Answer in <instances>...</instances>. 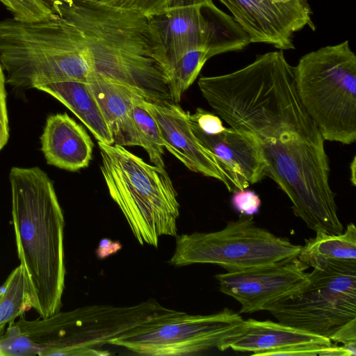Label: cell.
Listing matches in <instances>:
<instances>
[{
    "label": "cell",
    "instance_id": "obj_1",
    "mask_svg": "<svg viewBox=\"0 0 356 356\" xmlns=\"http://www.w3.org/2000/svg\"><path fill=\"white\" fill-rule=\"evenodd\" d=\"M197 84L220 118L255 140L266 176L290 199L294 214L316 233H342L325 140L300 99L295 67L283 50L258 55L229 74L202 76Z\"/></svg>",
    "mask_w": 356,
    "mask_h": 356
},
{
    "label": "cell",
    "instance_id": "obj_2",
    "mask_svg": "<svg viewBox=\"0 0 356 356\" xmlns=\"http://www.w3.org/2000/svg\"><path fill=\"white\" fill-rule=\"evenodd\" d=\"M51 8L80 32L92 61L90 81L127 86L149 102L171 101L146 15L83 0H66Z\"/></svg>",
    "mask_w": 356,
    "mask_h": 356
},
{
    "label": "cell",
    "instance_id": "obj_3",
    "mask_svg": "<svg viewBox=\"0 0 356 356\" xmlns=\"http://www.w3.org/2000/svg\"><path fill=\"white\" fill-rule=\"evenodd\" d=\"M18 258L40 317L60 311L65 288V220L54 184L39 167H13L9 174Z\"/></svg>",
    "mask_w": 356,
    "mask_h": 356
},
{
    "label": "cell",
    "instance_id": "obj_4",
    "mask_svg": "<svg viewBox=\"0 0 356 356\" xmlns=\"http://www.w3.org/2000/svg\"><path fill=\"white\" fill-rule=\"evenodd\" d=\"M0 63L6 82L17 88L93 76L91 58L80 32L56 14L35 22L0 21Z\"/></svg>",
    "mask_w": 356,
    "mask_h": 356
},
{
    "label": "cell",
    "instance_id": "obj_5",
    "mask_svg": "<svg viewBox=\"0 0 356 356\" xmlns=\"http://www.w3.org/2000/svg\"><path fill=\"white\" fill-rule=\"evenodd\" d=\"M174 311L154 299L132 306H84L32 321L24 318L20 332L32 355H108L103 346Z\"/></svg>",
    "mask_w": 356,
    "mask_h": 356
},
{
    "label": "cell",
    "instance_id": "obj_6",
    "mask_svg": "<svg viewBox=\"0 0 356 356\" xmlns=\"http://www.w3.org/2000/svg\"><path fill=\"white\" fill-rule=\"evenodd\" d=\"M98 146L108 193L140 244L157 248L161 236H176L179 204L165 168L148 164L124 146Z\"/></svg>",
    "mask_w": 356,
    "mask_h": 356
},
{
    "label": "cell",
    "instance_id": "obj_7",
    "mask_svg": "<svg viewBox=\"0 0 356 356\" xmlns=\"http://www.w3.org/2000/svg\"><path fill=\"white\" fill-rule=\"evenodd\" d=\"M296 85L306 111L325 140H356V56L348 41L311 51L295 67Z\"/></svg>",
    "mask_w": 356,
    "mask_h": 356
},
{
    "label": "cell",
    "instance_id": "obj_8",
    "mask_svg": "<svg viewBox=\"0 0 356 356\" xmlns=\"http://www.w3.org/2000/svg\"><path fill=\"white\" fill-rule=\"evenodd\" d=\"M147 18L154 58L163 75L191 49H204L210 58L241 50L251 42L239 24L212 0H171L162 11Z\"/></svg>",
    "mask_w": 356,
    "mask_h": 356
},
{
    "label": "cell",
    "instance_id": "obj_9",
    "mask_svg": "<svg viewBox=\"0 0 356 356\" xmlns=\"http://www.w3.org/2000/svg\"><path fill=\"white\" fill-rule=\"evenodd\" d=\"M301 248L256 225L253 216L240 214L219 231L177 235L169 263L216 264L231 272L297 258Z\"/></svg>",
    "mask_w": 356,
    "mask_h": 356
},
{
    "label": "cell",
    "instance_id": "obj_10",
    "mask_svg": "<svg viewBox=\"0 0 356 356\" xmlns=\"http://www.w3.org/2000/svg\"><path fill=\"white\" fill-rule=\"evenodd\" d=\"M307 284L268 311L279 322L327 337L356 318V260H329L308 273Z\"/></svg>",
    "mask_w": 356,
    "mask_h": 356
},
{
    "label": "cell",
    "instance_id": "obj_11",
    "mask_svg": "<svg viewBox=\"0 0 356 356\" xmlns=\"http://www.w3.org/2000/svg\"><path fill=\"white\" fill-rule=\"evenodd\" d=\"M239 313L228 308L208 315L175 311L162 316L109 345L120 346L142 355H191L218 348L242 324Z\"/></svg>",
    "mask_w": 356,
    "mask_h": 356
},
{
    "label": "cell",
    "instance_id": "obj_12",
    "mask_svg": "<svg viewBox=\"0 0 356 356\" xmlns=\"http://www.w3.org/2000/svg\"><path fill=\"white\" fill-rule=\"evenodd\" d=\"M308 267L298 259L216 275L220 291L241 305L239 314L270 311L308 283Z\"/></svg>",
    "mask_w": 356,
    "mask_h": 356
},
{
    "label": "cell",
    "instance_id": "obj_13",
    "mask_svg": "<svg viewBox=\"0 0 356 356\" xmlns=\"http://www.w3.org/2000/svg\"><path fill=\"white\" fill-rule=\"evenodd\" d=\"M232 13L251 42L272 44L278 49H295L293 34L308 26L315 31L310 6L275 3L271 0H218Z\"/></svg>",
    "mask_w": 356,
    "mask_h": 356
},
{
    "label": "cell",
    "instance_id": "obj_14",
    "mask_svg": "<svg viewBox=\"0 0 356 356\" xmlns=\"http://www.w3.org/2000/svg\"><path fill=\"white\" fill-rule=\"evenodd\" d=\"M332 342L327 337L270 320H243L222 340L218 349L251 353L252 355L316 356Z\"/></svg>",
    "mask_w": 356,
    "mask_h": 356
},
{
    "label": "cell",
    "instance_id": "obj_15",
    "mask_svg": "<svg viewBox=\"0 0 356 356\" xmlns=\"http://www.w3.org/2000/svg\"><path fill=\"white\" fill-rule=\"evenodd\" d=\"M189 122L200 144L216 158L221 166L229 192L247 188L266 176L261 150L251 136L232 127H225L218 134H207L193 121L189 119Z\"/></svg>",
    "mask_w": 356,
    "mask_h": 356
},
{
    "label": "cell",
    "instance_id": "obj_16",
    "mask_svg": "<svg viewBox=\"0 0 356 356\" xmlns=\"http://www.w3.org/2000/svg\"><path fill=\"white\" fill-rule=\"evenodd\" d=\"M143 104L152 115L165 142V149L190 170L227 184L224 172L216 158L202 147L194 135L188 112L171 101Z\"/></svg>",
    "mask_w": 356,
    "mask_h": 356
},
{
    "label": "cell",
    "instance_id": "obj_17",
    "mask_svg": "<svg viewBox=\"0 0 356 356\" xmlns=\"http://www.w3.org/2000/svg\"><path fill=\"white\" fill-rule=\"evenodd\" d=\"M49 165L75 172L88 166L94 144L84 128L67 113L49 115L40 137Z\"/></svg>",
    "mask_w": 356,
    "mask_h": 356
},
{
    "label": "cell",
    "instance_id": "obj_18",
    "mask_svg": "<svg viewBox=\"0 0 356 356\" xmlns=\"http://www.w3.org/2000/svg\"><path fill=\"white\" fill-rule=\"evenodd\" d=\"M87 83L111 133L113 144L140 146L132 107L136 97L143 96L134 88L115 82L94 80Z\"/></svg>",
    "mask_w": 356,
    "mask_h": 356
},
{
    "label": "cell",
    "instance_id": "obj_19",
    "mask_svg": "<svg viewBox=\"0 0 356 356\" xmlns=\"http://www.w3.org/2000/svg\"><path fill=\"white\" fill-rule=\"evenodd\" d=\"M36 89L51 95L64 104L84 124L98 142L113 145L111 133L87 82L59 81L41 84Z\"/></svg>",
    "mask_w": 356,
    "mask_h": 356
},
{
    "label": "cell",
    "instance_id": "obj_20",
    "mask_svg": "<svg viewBox=\"0 0 356 356\" xmlns=\"http://www.w3.org/2000/svg\"><path fill=\"white\" fill-rule=\"evenodd\" d=\"M298 259L309 267L329 260H356V228L353 223L347 225L341 234L323 232L305 240Z\"/></svg>",
    "mask_w": 356,
    "mask_h": 356
},
{
    "label": "cell",
    "instance_id": "obj_21",
    "mask_svg": "<svg viewBox=\"0 0 356 356\" xmlns=\"http://www.w3.org/2000/svg\"><path fill=\"white\" fill-rule=\"evenodd\" d=\"M31 308L29 282L23 266L19 264L0 287V334L6 325Z\"/></svg>",
    "mask_w": 356,
    "mask_h": 356
},
{
    "label": "cell",
    "instance_id": "obj_22",
    "mask_svg": "<svg viewBox=\"0 0 356 356\" xmlns=\"http://www.w3.org/2000/svg\"><path fill=\"white\" fill-rule=\"evenodd\" d=\"M208 59L205 50L191 49L164 72L171 102L178 104L181 101L183 94L195 81Z\"/></svg>",
    "mask_w": 356,
    "mask_h": 356
},
{
    "label": "cell",
    "instance_id": "obj_23",
    "mask_svg": "<svg viewBox=\"0 0 356 356\" xmlns=\"http://www.w3.org/2000/svg\"><path fill=\"white\" fill-rule=\"evenodd\" d=\"M143 99L141 96L137 97L132 107V117L140 147L146 151L153 165L165 168V142L156 122L144 106Z\"/></svg>",
    "mask_w": 356,
    "mask_h": 356
},
{
    "label": "cell",
    "instance_id": "obj_24",
    "mask_svg": "<svg viewBox=\"0 0 356 356\" xmlns=\"http://www.w3.org/2000/svg\"><path fill=\"white\" fill-rule=\"evenodd\" d=\"M13 14L22 22H35L54 17L56 13L44 0H0Z\"/></svg>",
    "mask_w": 356,
    "mask_h": 356
},
{
    "label": "cell",
    "instance_id": "obj_25",
    "mask_svg": "<svg viewBox=\"0 0 356 356\" xmlns=\"http://www.w3.org/2000/svg\"><path fill=\"white\" fill-rule=\"evenodd\" d=\"M105 6L134 10L148 16L165 9L171 0H83Z\"/></svg>",
    "mask_w": 356,
    "mask_h": 356
},
{
    "label": "cell",
    "instance_id": "obj_26",
    "mask_svg": "<svg viewBox=\"0 0 356 356\" xmlns=\"http://www.w3.org/2000/svg\"><path fill=\"white\" fill-rule=\"evenodd\" d=\"M232 204L240 214L253 216L258 213L261 201L255 192L245 188L234 193Z\"/></svg>",
    "mask_w": 356,
    "mask_h": 356
},
{
    "label": "cell",
    "instance_id": "obj_27",
    "mask_svg": "<svg viewBox=\"0 0 356 356\" xmlns=\"http://www.w3.org/2000/svg\"><path fill=\"white\" fill-rule=\"evenodd\" d=\"M188 118L207 134H218L225 129L220 118L201 108H197L193 114L188 112Z\"/></svg>",
    "mask_w": 356,
    "mask_h": 356
},
{
    "label": "cell",
    "instance_id": "obj_28",
    "mask_svg": "<svg viewBox=\"0 0 356 356\" xmlns=\"http://www.w3.org/2000/svg\"><path fill=\"white\" fill-rule=\"evenodd\" d=\"M6 82L3 69L0 63V151L7 144L9 138Z\"/></svg>",
    "mask_w": 356,
    "mask_h": 356
},
{
    "label": "cell",
    "instance_id": "obj_29",
    "mask_svg": "<svg viewBox=\"0 0 356 356\" xmlns=\"http://www.w3.org/2000/svg\"><path fill=\"white\" fill-rule=\"evenodd\" d=\"M329 339L335 344L356 342V318H354L339 327L329 337Z\"/></svg>",
    "mask_w": 356,
    "mask_h": 356
},
{
    "label": "cell",
    "instance_id": "obj_30",
    "mask_svg": "<svg viewBox=\"0 0 356 356\" xmlns=\"http://www.w3.org/2000/svg\"><path fill=\"white\" fill-rule=\"evenodd\" d=\"M122 248L119 241H113L109 238H102L96 250V254L99 259H104L116 253Z\"/></svg>",
    "mask_w": 356,
    "mask_h": 356
},
{
    "label": "cell",
    "instance_id": "obj_31",
    "mask_svg": "<svg viewBox=\"0 0 356 356\" xmlns=\"http://www.w3.org/2000/svg\"><path fill=\"white\" fill-rule=\"evenodd\" d=\"M275 3L278 4H291L304 7H309L308 0H271Z\"/></svg>",
    "mask_w": 356,
    "mask_h": 356
},
{
    "label": "cell",
    "instance_id": "obj_32",
    "mask_svg": "<svg viewBox=\"0 0 356 356\" xmlns=\"http://www.w3.org/2000/svg\"><path fill=\"white\" fill-rule=\"evenodd\" d=\"M350 181L352 182L354 186H356V177H355V170H356V157L354 156L353 161L350 162Z\"/></svg>",
    "mask_w": 356,
    "mask_h": 356
},
{
    "label": "cell",
    "instance_id": "obj_33",
    "mask_svg": "<svg viewBox=\"0 0 356 356\" xmlns=\"http://www.w3.org/2000/svg\"><path fill=\"white\" fill-rule=\"evenodd\" d=\"M44 1L45 2H47L51 6V8H52L54 6H55L58 3H60L66 0H44Z\"/></svg>",
    "mask_w": 356,
    "mask_h": 356
},
{
    "label": "cell",
    "instance_id": "obj_34",
    "mask_svg": "<svg viewBox=\"0 0 356 356\" xmlns=\"http://www.w3.org/2000/svg\"><path fill=\"white\" fill-rule=\"evenodd\" d=\"M0 356H3V353H2L1 350V349H0Z\"/></svg>",
    "mask_w": 356,
    "mask_h": 356
}]
</instances>
